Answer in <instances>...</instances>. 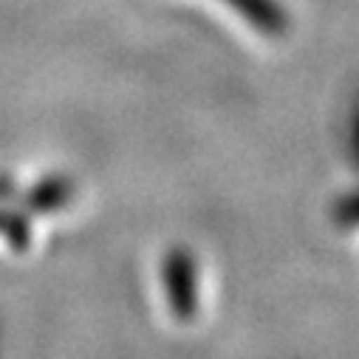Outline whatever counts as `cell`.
Masks as SVG:
<instances>
[{
	"instance_id": "obj_1",
	"label": "cell",
	"mask_w": 359,
	"mask_h": 359,
	"mask_svg": "<svg viewBox=\"0 0 359 359\" xmlns=\"http://www.w3.org/2000/svg\"><path fill=\"white\" fill-rule=\"evenodd\" d=\"M164 286L170 309L178 320H193L198 309V275H196V260L184 249H172L164 260Z\"/></svg>"
},
{
	"instance_id": "obj_2",
	"label": "cell",
	"mask_w": 359,
	"mask_h": 359,
	"mask_svg": "<svg viewBox=\"0 0 359 359\" xmlns=\"http://www.w3.org/2000/svg\"><path fill=\"white\" fill-rule=\"evenodd\" d=\"M229 4H235L263 32H283V26H286L283 12L272 4V0H229Z\"/></svg>"
},
{
	"instance_id": "obj_3",
	"label": "cell",
	"mask_w": 359,
	"mask_h": 359,
	"mask_svg": "<svg viewBox=\"0 0 359 359\" xmlns=\"http://www.w3.org/2000/svg\"><path fill=\"white\" fill-rule=\"evenodd\" d=\"M68 198V182H62V178H48V182H43L32 198H29V207L32 210H54L60 204H65Z\"/></svg>"
},
{
	"instance_id": "obj_4",
	"label": "cell",
	"mask_w": 359,
	"mask_h": 359,
	"mask_svg": "<svg viewBox=\"0 0 359 359\" xmlns=\"http://www.w3.org/2000/svg\"><path fill=\"white\" fill-rule=\"evenodd\" d=\"M334 215H337V221H339V224L356 226V224H359V193H356V196H348V198H342V201L337 204Z\"/></svg>"
}]
</instances>
